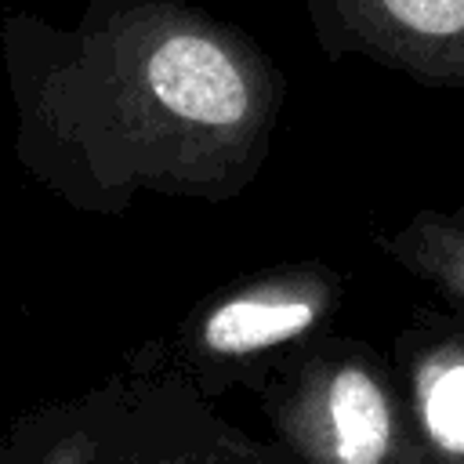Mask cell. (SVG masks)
Wrapping results in <instances>:
<instances>
[{
  "instance_id": "1",
  "label": "cell",
  "mask_w": 464,
  "mask_h": 464,
  "mask_svg": "<svg viewBox=\"0 0 464 464\" xmlns=\"http://www.w3.org/2000/svg\"><path fill=\"white\" fill-rule=\"evenodd\" d=\"M18 72L22 156L80 207L138 188L225 199L254 178L283 102L272 62L178 0L98 4Z\"/></svg>"
},
{
  "instance_id": "2",
  "label": "cell",
  "mask_w": 464,
  "mask_h": 464,
  "mask_svg": "<svg viewBox=\"0 0 464 464\" xmlns=\"http://www.w3.org/2000/svg\"><path fill=\"white\" fill-rule=\"evenodd\" d=\"M326 54L464 91V0H304Z\"/></svg>"
},
{
  "instance_id": "3",
  "label": "cell",
  "mask_w": 464,
  "mask_h": 464,
  "mask_svg": "<svg viewBox=\"0 0 464 464\" xmlns=\"http://www.w3.org/2000/svg\"><path fill=\"white\" fill-rule=\"evenodd\" d=\"M286 439L312 464H392L395 406L362 359L319 362L283 406Z\"/></svg>"
},
{
  "instance_id": "4",
  "label": "cell",
  "mask_w": 464,
  "mask_h": 464,
  "mask_svg": "<svg viewBox=\"0 0 464 464\" xmlns=\"http://www.w3.org/2000/svg\"><path fill=\"white\" fill-rule=\"evenodd\" d=\"M94 464H276L218 417L170 392L138 395L134 406L105 395Z\"/></svg>"
},
{
  "instance_id": "5",
  "label": "cell",
  "mask_w": 464,
  "mask_h": 464,
  "mask_svg": "<svg viewBox=\"0 0 464 464\" xmlns=\"http://www.w3.org/2000/svg\"><path fill=\"white\" fill-rule=\"evenodd\" d=\"M337 286L326 272L294 268L243 286L210 304L196 326V348L207 359H246L290 344L319 326Z\"/></svg>"
},
{
  "instance_id": "6",
  "label": "cell",
  "mask_w": 464,
  "mask_h": 464,
  "mask_svg": "<svg viewBox=\"0 0 464 464\" xmlns=\"http://www.w3.org/2000/svg\"><path fill=\"white\" fill-rule=\"evenodd\" d=\"M417 428L442 460L464 464V348L446 344L413 366Z\"/></svg>"
},
{
  "instance_id": "7",
  "label": "cell",
  "mask_w": 464,
  "mask_h": 464,
  "mask_svg": "<svg viewBox=\"0 0 464 464\" xmlns=\"http://www.w3.org/2000/svg\"><path fill=\"white\" fill-rule=\"evenodd\" d=\"M102 410L62 406L44 417L22 420L0 442V464H94L102 446Z\"/></svg>"
},
{
  "instance_id": "8",
  "label": "cell",
  "mask_w": 464,
  "mask_h": 464,
  "mask_svg": "<svg viewBox=\"0 0 464 464\" xmlns=\"http://www.w3.org/2000/svg\"><path fill=\"white\" fill-rule=\"evenodd\" d=\"M388 254L442 294L464 297V207L453 214L424 210L410 218L392 236Z\"/></svg>"
}]
</instances>
